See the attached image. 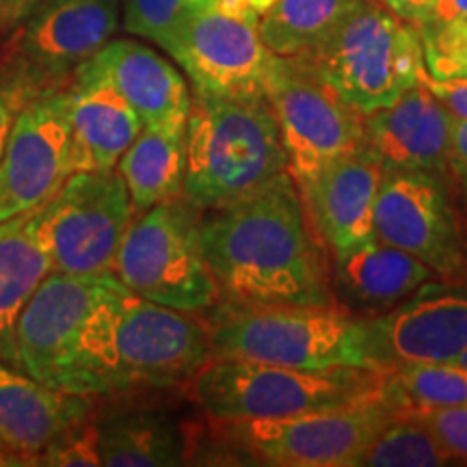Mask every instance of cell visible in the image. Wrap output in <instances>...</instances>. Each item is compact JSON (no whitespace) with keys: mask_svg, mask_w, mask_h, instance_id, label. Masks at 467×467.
<instances>
[{"mask_svg":"<svg viewBox=\"0 0 467 467\" xmlns=\"http://www.w3.org/2000/svg\"><path fill=\"white\" fill-rule=\"evenodd\" d=\"M389 392L377 400L284 418L210 420L219 435L255 463L277 467H348L388 424L405 413Z\"/></svg>","mask_w":467,"mask_h":467,"instance_id":"cell-8","label":"cell"},{"mask_svg":"<svg viewBox=\"0 0 467 467\" xmlns=\"http://www.w3.org/2000/svg\"><path fill=\"white\" fill-rule=\"evenodd\" d=\"M31 14V0H0V26L11 28L25 25Z\"/></svg>","mask_w":467,"mask_h":467,"instance_id":"cell-38","label":"cell"},{"mask_svg":"<svg viewBox=\"0 0 467 467\" xmlns=\"http://www.w3.org/2000/svg\"><path fill=\"white\" fill-rule=\"evenodd\" d=\"M265 100L275 115L296 186H306L331 162L364 145L366 115L325 83L306 55H273Z\"/></svg>","mask_w":467,"mask_h":467,"instance_id":"cell-9","label":"cell"},{"mask_svg":"<svg viewBox=\"0 0 467 467\" xmlns=\"http://www.w3.org/2000/svg\"><path fill=\"white\" fill-rule=\"evenodd\" d=\"M91 61L126 98L143 128L186 130L192 93L171 61L130 39H113Z\"/></svg>","mask_w":467,"mask_h":467,"instance_id":"cell-21","label":"cell"},{"mask_svg":"<svg viewBox=\"0 0 467 467\" xmlns=\"http://www.w3.org/2000/svg\"><path fill=\"white\" fill-rule=\"evenodd\" d=\"M284 171L282 132L265 98L192 93L182 191L192 206L203 213L243 200Z\"/></svg>","mask_w":467,"mask_h":467,"instance_id":"cell-3","label":"cell"},{"mask_svg":"<svg viewBox=\"0 0 467 467\" xmlns=\"http://www.w3.org/2000/svg\"><path fill=\"white\" fill-rule=\"evenodd\" d=\"M52 273L42 206L0 221V359L17 368L16 327L22 309Z\"/></svg>","mask_w":467,"mask_h":467,"instance_id":"cell-22","label":"cell"},{"mask_svg":"<svg viewBox=\"0 0 467 467\" xmlns=\"http://www.w3.org/2000/svg\"><path fill=\"white\" fill-rule=\"evenodd\" d=\"M448 461L451 457L433 431L407 407L370 441L355 467H435Z\"/></svg>","mask_w":467,"mask_h":467,"instance_id":"cell-27","label":"cell"},{"mask_svg":"<svg viewBox=\"0 0 467 467\" xmlns=\"http://www.w3.org/2000/svg\"><path fill=\"white\" fill-rule=\"evenodd\" d=\"M35 465L46 467H98L102 465L98 451V426L85 422L63 431L35 457Z\"/></svg>","mask_w":467,"mask_h":467,"instance_id":"cell-32","label":"cell"},{"mask_svg":"<svg viewBox=\"0 0 467 467\" xmlns=\"http://www.w3.org/2000/svg\"><path fill=\"white\" fill-rule=\"evenodd\" d=\"M420 83L433 93L454 119H467V78L440 80L426 74L424 69V74L420 76Z\"/></svg>","mask_w":467,"mask_h":467,"instance_id":"cell-34","label":"cell"},{"mask_svg":"<svg viewBox=\"0 0 467 467\" xmlns=\"http://www.w3.org/2000/svg\"><path fill=\"white\" fill-rule=\"evenodd\" d=\"M467 20V0H431L424 25H446V22Z\"/></svg>","mask_w":467,"mask_h":467,"instance_id":"cell-36","label":"cell"},{"mask_svg":"<svg viewBox=\"0 0 467 467\" xmlns=\"http://www.w3.org/2000/svg\"><path fill=\"white\" fill-rule=\"evenodd\" d=\"M454 117L422 83L366 115L364 145L385 169L448 171Z\"/></svg>","mask_w":467,"mask_h":467,"instance_id":"cell-18","label":"cell"},{"mask_svg":"<svg viewBox=\"0 0 467 467\" xmlns=\"http://www.w3.org/2000/svg\"><path fill=\"white\" fill-rule=\"evenodd\" d=\"M48 85H52V80L37 72L26 58H17L9 67L0 69V156L17 115Z\"/></svg>","mask_w":467,"mask_h":467,"instance_id":"cell-31","label":"cell"},{"mask_svg":"<svg viewBox=\"0 0 467 467\" xmlns=\"http://www.w3.org/2000/svg\"><path fill=\"white\" fill-rule=\"evenodd\" d=\"M448 169L463 182L467 191V119H454L451 132V161Z\"/></svg>","mask_w":467,"mask_h":467,"instance_id":"cell-35","label":"cell"},{"mask_svg":"<svg viewBox=\"0 0 467 467\" xmlns=\"http://www.w3.org/2000/svg\"><path fill=\"white\" fill-rule=\"evenodd\" d=\"M306 57L361 115L392 104L420 83L426 69L418 28L377 0H364Z\"/></svg>","mask_w":467,"mask_h":467,"instance_id":"cell-6","label":"cell"},{"mask_svg":"<svg viewBox=\"0 0 467 467\" xmlns=\"http://www.w3.org/2000/svg\"><path fill=\"white\" fill-rule=\"evenodd\" d=\"M377 3L413 26L422 25L426 11L431 7V0H377Z\"/></svg>","mask_w":467,"mask_h":467,"instance_id":"cell-37","label":"cell"},{"mask_svg":"<svg viewBox=\"0 0 467 467\" xmlns=\"http://www.w3.org/2000/svg\"><path fill=\"white\" fill-rule=\"evenodd\" d=\"M388 388L409 409L461 407L467 405V368L454 361L396 366Z\"/></svg>","mask_w":467,"mask_h":467,"instance_id":"cell-28","label":"cell"},{"mask_svg":"<svg viewBox=\"0 0 467 467\" xmlns=\"http://www.w3.org/2000/svg\"><path fill=\"white\" fill-rule=\"evenodd\" d=\"M366 344L368 359L381 370L454 361L467 348V292L422 285L400 306L366 320Z\"/></svg>","mask_w":467,"mask_h":467,"instance_id":"cell-15","label":"cell"},{"mask_svg":"<svg viewBox=\"0 0 467 467\" xmlns=\"http://www.w3.org/2000/svg\"><path fill=\"white\" fill-rule=\"evenodd\" d=\"M115 167L126 182L134 217L180 197L184 191L186 130L143 128Z\"/></svg>","mask_w":467,"mask_h":467,"instance_id":"cell-24","label":"cell"},{"mask_svg":"<svg viewBox=\"0 0 467 467\" xmlns=\"http://www.w3.org/2000/svg\"><path fill=\"white\" fill-rule=\"evenodd\" d=\"M247 3L251 5V7H254L255 11H258V14H260V17L262 16H265L266 14V11L268 9H271L273 7V5H275V0H247Z\"/></svg>","mask_w":467,"mask_h":467,"instance_id":"cell-39","label":"cell"},{"mask_svg":"<svg viewBox=\"0 0 467 467\" xmlns=\"http://www.w3.org/2000/svg\"><path fill=\"white\" fill-rule=\"evenodd\" d=\"M67 113L76 171L113 169L143 130L139 115L91 58L74 69Z\"/></svg>","mask_w":467,"mask_h":467,"instance_id":"cell-20","label":"cell"},{"mask_svg":"<svg viewBox=\"0 0 467 467\" xmlns=\"http://www.w3.org/2000/svg\"><path fill=\"white\" fill-rule=\"evenodd\" d=\"M93 396L58 392L0 359V465H35L42 448L89 420Z\"/></svg>","mask_w":467,"mask_h":467,"instance_id":"cell-17","label":"cell"},{"mask_svg":"<svg viewBox=\"0 0 467 467\" xmlns=\"http://www.w3.org/2000/svg\"><path fill=\"white\" fill-rule=\"evenodd\" d=\"M217 0H124V28L167 52L178 33Z\"/></svg>","mask_w":467,"mask_h":467,"instance_id":"cell-29","label":"cell"},{"mask_svg":"<svg viewBox=\"0 0 467 467\" xmlns=\"http://www.w3.org/2000/svg\"><path fill=\"white\" fill-rule=\"evenodd\" d=\"M454 364H459V366H463V368H467V348L463 350V353L459 355L457 359H454Z\"/></svg>","mask_w":467,"mask_h":467,"instance_id":"cell-41","label":"cell"},{"mask_svg":"<svg viewBox=\"0 0 467 467\" xmlns=\"http://www.w3.org/2000/svg\"><path fill=\"white\" fill-rule=\"evenodd\" d=\"M433 431L451 459H467V405L443 409H411Z\"/></svg>","mask_w":467,"mask_h":467,"instance_id":"cell-33","label":"cell"},{"mask_svg":"<svg viewBox=\"0 0 467 467\" xmlns=\"http://www.w3.org/2000/svg\"><path fill=\"white\" fill-rule=\"evenodd\" d=\"M208 318L213 358L288 368L372 366L366 320L336 303L327 306H236L221 301ZM375 368V366H372Z\"/></svg>","mask_w":467,"mask_h":467,"instance_id":"cell-5","label":"cell"},{"mask_svg":"<svg viewBox=\"0 0 467 467\" xmlns=\"http://www.w3.org/2000/svg\"><path fill=\"white\" fill-rule=\"evenodd\" d=\"M389 370L372 366L288 368L262 361L210 358L189 383L210 420L284 418L327 411L388 394Z\"/></svg>","mask_w":467,"mask_h":467,"instance_id":"cell-4","label":"cell"},{"mask_svg":"<svg viewBox=\"0 0 467 467\" xmlns=\"http://www.w3.org/2000/svg\"><path fill=\"white\" fill-rule=\"evenodd\" d=\"M119 26V0H61L25 20L22 58L52 83L104 48Z\"/></svg>","mask_w":467,"mask_h":467,"instance_id":"cell-19","label":"cell"},{"mask_svg":"<svg viewBox=\"0 0 467 467\" xmlns=\"http://www.w3.org/2000/svg\"><path fill=\"white\" fill-rule=\"evenodd\" d=\"M72 173L67 87L52 83L17 115L0 156V221L44 206Z\"/></svg>","mask_w":467,"mask_h":467,"instance_id":"cell-12","label":"cell"},{"mask_svg":"<svg viewBox=\"0 0 467 467\" xmlns=\"http://www.w3.org/2000/svg\"><path fill=\"white\" fill-rule=\"evenodd\" d=\"M202 210L184 195L137 214L117 251L113 275L132 295L200 314L221 303V290L200 241Z\"/></svg>","mask_w":467,"mask_h":467,"instance_id":"cell-7","label":"cell"},{"mask_svg":"<svg viewBox=\"0 0 467 467\" xmlns=\"http://www.w3.org/2000/svg\"><path fill=\"white\" fill-rule=\"evenodd\" d=\"M98 426V451L107 467H167L186 463L180 429L156 413L115 416Z\"/></svg>","mask_w":467,"mask_h":467,"instance_id":"cell-25","label":"cell"},{"mask_svg":"<svg viewBox=\"0 0 467 467\" xmlns=\"http://www.w3.org/2000/svg\"><path fill=\"white\" fill-rule=\"evenodd\" d=\"M55 3H61V0H31V14H35L37 9L48 7V5H55ZM31 14H28V16H31Z\"/></svg>","mask_w":467,"mask_h":467,"instance_id":"cell-40","label":"cell"},{"mask_svg":"<svg viewBox=\"0 0 467 467\" xmlns=\"http://www.w3.org/2000/svg\"><path fill=\"white\" fill-rule=\"evenodd\" d=\"M200 241L221 301L236 306L334 303L325 243L288 171L251 195L203 210Z\"/></svg>","mask_w":467,"mask_h":467,"instance_id":"cell-1","label":"cell"},{"mask_svg":"<svg viewBox=\"0 0 467 467\" xmlns=\"http://www.w3.org/2000/svg\"><path fill=\"white\" fill-rule=\"evenodd\" d=\"M426 74L440 80L467 78V20L416 26Z\"/></svg>","mask_w":467,"mask_h":467,"instance_id":"cell-30","label":"cell"},{"mask_svg":"<svg viewBox=\"0 0 467 467\" xmlns=\"http://www.w3.org/2000/svg\"><path fill=\"white\" fill-rule=\"evenodd\" d=\"M375 238L416 255L437 275H454L463 254L441 175L385 169L375 203Z\"/></svg>","mask_w":467,"mask_h":467,"instance_id":"cell-14","label":"cell"},{"mask_svg":"<svg viewBox=\"0 0 467 467\" xmlns=\"http://www.w3.org/2000/svg\"><path fill=\"white\" fill-rule=\"evenodd\" d=\"M134 208L117 167L76 171L42 206L52 271L67 275L113 273Z\"/></svg>","mask_w":467,"mask_h":467,"instance_id":"cell-10","label":"cell"},{"mask_svg":"<svg viewBox=\"0 0 467 467\" xmlns=\"http://www.w3.org/2000/svg\"><path fill=\"white\" fill-rule=\"evenodd\" d=\"M117 282L119 279L113 273L67 275L52 271L17 318V368L63 392L69 361L87 318Z\"/></svg>","mask_w":467,"mask_h":467,"instance_id":"cell-13","label":"cell"},{"mask_svg":"<svg viewBox=\"0 0 467 467\" xmlns=\"http://www.w3.org/2000/svg\"><path fill=\"white\" fill-rule=\"evenodd\" d=\"M364 0H275L260 20V37L273 55H307L323 44Z\"/></svg>","mask_w":467,"mask_h":467,"instance_id":"cell-26","label":"cell"},{"mask_svg":"<svg viewBox=\"0 0 467 467\" xmlns=\"http://www.w3.org/2000/svg\"><path fill=\"white\" fill-rule=\"evenodd\" d=\"M210 355L206 325L117 282L87 318L63 392L100 396L189 383Z\"/></svg>","mask_w":467,"mask_h":467,"instance_id":"cell-2","label":"cell"},{"mask_svg":"<svg viewBox=\"0 0 467 467\" xmlns=\"http://www.w3.org/2000/svg\"><path fill=\"white\" fill-rule=\"evenodd\" d=\"M258 11L244 0H217L167 48L192 89L221 98H265L273 52L260 37Z\"/></svg>","mask_w":467,"mask_h":467,"instance_id":"cell-11","label":"cell"},{"mask_svg":"<svg viewBox=\"0 0 467 467\" xmlns=\"http://www.w3.org/2000/svg\"><path fill=\"white\" fill-rule=\"evenodd\" d=\"M334 258L337 285L364 307H394L437 275L416 255L377 238Z\"/></svg>","mask_w":467,"mask_h":467,"instance_id":"cell-23","label":"cell"},{"mask_svg":"<svg viewBox=\"0 0 467 467\" xmlns=\"http://www.w3.org/2000/svg\"><path fill=\"white\" fill-rule=\"evenodd\" d=\"M385 165L366 145L299 186L320 241L334 255L375 238V203Z\"/></svg>","mask_w":467,"mask_h":467,"instance_id":"cell-16","label":"cell"}]
</instances>
